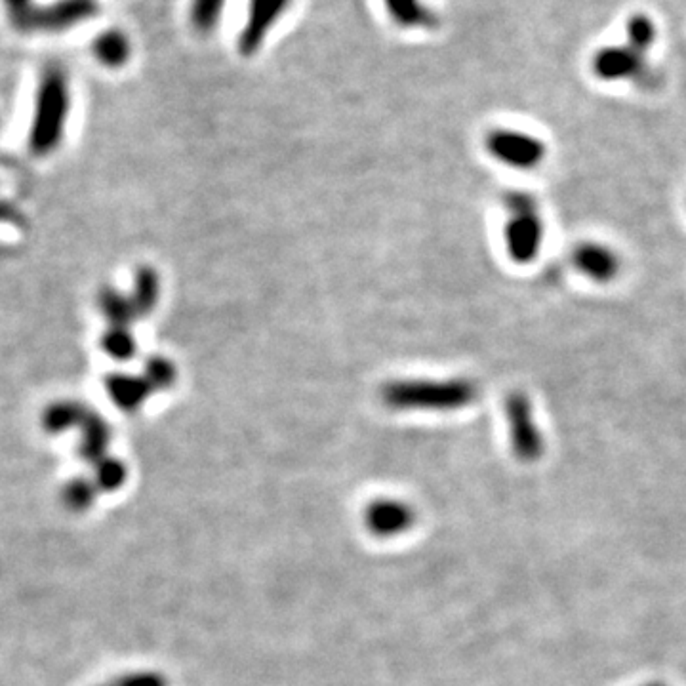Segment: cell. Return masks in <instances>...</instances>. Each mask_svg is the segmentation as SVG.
Listing matches in <instances>:
<instances>
[{
  "instance_id": "obj_1",
  "label": "cell",
  "mask_w": 686,
  "mask_h": 686,
  "mask_svg": "<svg viewBox=\"0 0 686 686\" xmlns=\"http://www.w3.org/2000/svg\"><path fill=\"white\" fill-rule=\"evenodd\" d=\"M479 387L467 378L393 380L382 387V401L391 410L456 412L477 401Z\"/></svg>"
},
{
  "instance_id": "obj_2",
  "label": "cell",
  "mask_w": 686,
  "mask_h": 686,
  "mask_svg": "<svg viewBox=\"0 0 686 686\" xmlns=\"http://www.w3.org/2000/svg\"><path fill=\"white\" fill-rule=\"evenodd\" d=\"M507 212L504 223L505 254L515 265H532L545 243V223L534 195L515 189L502 197Z\"/></svg>"
},
{
  "instance_id": "obj_3",
  "label": "cell",
  "mask_w": 686,
  "mask_h": 686,
  "mask_svg": "<svg viewBox=\"0 0 686 686\" xmlns=\"http://www.w3.org/2000/svg\"><path fill=\"white\" fill-rule=\"evenodd\" d=\"M69 109H71L69 75L61 65L52 63L42 73L39 94H37V107H35L33 142L39 149L46 151L58 145Z\"/></svg>"
},
{
  "instance_id": "obj_4",
  "label": "cell",
  "mask_w": 686,
  "mask_h": 686,
  "mask_svg": "<svg viewBox=\"0 0 686 686\" xmlns=\"http://www.w3.org/2000/svg\"><path fill=\"white\" fill-rule=\"evenodd\" d=\"M504 412L509 446L515 460L526 465L540 462L545 454V439L530 397L521 389L507 393Z\"/></svg>"
},
{
  "instance_id": "obj_5",
  "label": "cell",
  "mask_w": 686,
  "mask_h": 686,
  "mask_svg": "<svg viewBox=\"0 0 686 686\" xmlns=\"http://www.w3.org/2000/svg\"><path fill=\"white\" fill-rule=\"evenodd\" d=\"M485 149L494 161L519 172L536 170L547 159L544 140L521 128H492L486 132Z\"/></svg>"
},
{
  "instance_id": "obj_6",
  "label": "cell",
  "mask_w": 686,
  "mask_h": 686,
  "mask_svg": "<svg viewBox=\"0 0 686 686\" xmlns=\"http://www.w3.org/2000/svg\"><path fill=\"white\" fill-rule=\"evenodd\" d=\"M648 54L650 52L624 39V42L606 44L595 50L589 67L597 81L645 84L650 79Z\"/></svg>"
},
{
  "instance_id": "obj_7",
  "label": "cell",
  "mask_w": 686,
  "mask_h": 686,
  "mask_svg": "<svg viewBox=\"0 0 686 686\" xmlns=\"http://www.w3.org/2000/svg\"><path fill=\"white\" fill-rule=\"evenodd\" d=\"M294 0H248L246 18L237 35L241 58H254L262 52L271 31L283 21Z\"/></svg>"
},
{
  "instance_id": "obj_8",
  "label": "cell",
  "mask_w": 686,
  "mask_h": 686,
  "mask_svg": "<svg viewBox=\"0 0 686 686\" xmlns=\"http://www.w3.org/2000/svg\"><path fill=\"white\" fill-rule=\"evenodd\" d=\"M100 0H52L39 4L33 18V33L61 35L98 18Z\"/></svg>"
},
{
  "instance_id": "obj_9",
  "label": "cell",
  "mask_w": 686,
  "mask_h": 686,
  "mask_svg": "<svg viewBox=\"0 0 686 686\" xmlns=\"http://www.w3.org/2000/svg\"><path fill=\"white\" fill-rule=\"evenodd\" d=\"M572 267L591 283H614L622 273L620 254L605 243L582 241L570 252Z\"/></svg>"
},
{
  "instance_id": "obj_10",
  "label": "cell",
  "mask_w": 686,
  "mask_h": 686,
  "mask_svg": "<svg viewBox=\"0 0 686 686\" xmlns=\"http://www.w3.org/2000/svg\"><path fill=\"white\" fill-rule=\"evenodd\" d=\"M416 523V511L395 498H378L364 509V525L378 538H395Z\"/></svg>"
},
{
  "instance_id": "obj_11",
  "label": "cell",
  "mask_w": 686,
  "mask_h": 686,
  "mask_svg": "<svg viewBox=\"0 0 686 686\" xmlns=\"http://www.w3.org/2000/svg\"><path fill=\"white\" fill-rule=\"evenodd\" d=\"M389 21L401 31H435L441 16L424 0H382Z\"/></svg>"
},
{
  "instance_id": "obj_12",
  "label": "cell",
  "mask_w": 686,
  "mask_h": 686,
  "mask_svg": "<svg viewBox=\"0 0 686 686\" xmlns=\"http://www.w3.org/2000/svg\"><path fill=\"white\" fill-rule=\"evenodd\" d=\"M90 54L101 67L117 71L132 58V41L121 27H107L90 42Z\"/></svg>"
},
{
  "instance_id": "obj_13",
  "label": "cell",
  "mask_w": 686,
  "mask_h": 686,
  "mask_svg": "<svg viewBox=\"0 0 686 686\" xmlns=\"http://www.w3.org/2000/svg\"><path fill=\"white\" fill-rule=\"evenodd\" d=\"M105 389L111 401L126 414H134L142 408L145 401L155 393L153 387L143 376L132 374H113L105 380Z\"/></svg>"
},
{
  "instance_id": "obj_14",
  "label": "cell",
  "mask_w": 686,
  "mask_h": 686,
  "mask_svg": "<svg viewBox=\"0 0 686 686\" xmlns=\"http://www.w3.org/2000/svg\"><path fill=\"white\" fill-rule=\"evenodd\" d=\"M130 300L134 303L140 319L155 311L157 303L161 300V277H159L157 269H153L149 265H142L136 271Z\"/></svg>"
},
{
  "instance_id": "obj_15",
  "label": "cell",
  "mask_w": 686,
  "mask_h": 686,
  "mask_svg": "<svg viewBox=\"0 0 686 686\" xmlns=\"http://www.w3.org/2000/svg\"><path fill=\"white\" fill-rule=\"evenodd\" d=\"M82 443H81V456L82 460L86 462H98L100 464L101 460H105L107 456L105 450L109 446V425L105 424L101 420L100 416L96 414H84L82 418Z\"/></svg>"
},
{
  "instance_id": "obj_16",
  "label": "cell",
  "mask_w": 686,
  "mask_h": 686,
  "mask_svg": "<svg viewBox=\"0 0 686 686\" xmlns=\"http://www.w3.org/2000/svg\"><path fill=\"white\" fill-rule=\"evenodd\" d=\"M227 0H189L187 18L199 37H210L222 25Z\"/></svg>"
},
{
  "instance_id": "obj_17",
  "label": "cell",
  "mask_w": 686,
  "mask_h": 686,
  "mask_svg": "<svg viewBox=\"0 0 686 686\" xmlns=\"http://www.w3.org/2000/svg\"><path fill=\"white\" fill-rule=\"evenodd\" d=\"M100 309L103 317L111 323V326L130 328V324L136 323L140 319L130 296H124L115 288H103L101 290Z\"/></svg>"
},
{
  "instance_id": "obj_18",
  "label": "cell",
  "mask_w": 686,
  "mask_h": 686,
  "mask_svg": "<svg viewBox=\"0 0 686 686\" xmlns=\"http://www.w3.org/2000/svg\"><path fill=\"white\" fill-rule=\"evenodd\" d=\"M626 41L650 52L658 41V23L648 12H633L626 21Z\"/></svg>"
},
{
  "instance_id": "obj_19",
  "label": "cell",
  "mask_w": 686,
  "mask_h": 686,
  "mask_svg": "<svg viewBox=\"0 0 686 686\" xmlns=\"http://www.w3.org/2000/svg\"><path fill=\"white\" fill-rule=\"evenodd\" d=\"M101 347L111 359L121 363L130 361L138 351V343L134 340L130 328L124 326H111L101 338Z\"/></svg>"
},
{
  "instance_id": "obj_20",
  "label": "cell",
  "mask_w": 686,
  "mask_h": 686,
  "mask_svg": "<svg viewBox=\"0 0 686 686\" xmlns=\"http://www.w3.org/2000/svg\"><path fill=\"white\" fill-rule=\"evenodd\" d=\"M143 378L149 382L153 387V391H168L176 385L178 380V370L176 364L172 363L170 359L161 357V355H153L145 361L143 366Z\"/></svg>"
},
{
  "instance_id": "obj_21",
  "label": "cell",
  "mask_w": 686,
  "mask_h": 686,
  "mask_svg": "<svg viewBox=\"0 0 686 686\" xmlns=\"http://www.w3.org/2000/svg\"><path fill=\"white\" fill-rule=\"evenodd\" d=\"M10 27L23 35L33 33V18L39 8L35 0H0Z\"/></svg>"
},
{
  "instance_id": "obj_22",
  "label": "cell",
  "mask_w": 686,
  "mask_h": 686,
  "mask_svg": "<svg viewBox=\"0 0 686 686\" xmlns=\"http://www.w3.org/2000/svg\"><path fill=\"white\" fill-rule=\"evenodd\" d=\"M126 465L122 464L117 458H105L98 464L96 473V486L98 490H117L126 481Z\"/></svg>"
},
{
  "instance_id": "obj_23",
  "label": "cell",
  "mask_w": 686,
  "mask_h": 686,
  "mask_svg": "<svg viewBox=\"0 0 686 686\" xmlns=\"http://www.w3.org/2000/svg\"><path fill=\"white\" fill-rule=\"evenodd\" d=\"M96 490H98L96 483H88V481L77 479V481H73L71 485H67L65 492H63V500H65V504L69 505L71 509H75V511H84V509H88V507L92 505V502H94Z\"/></svg>"
},
{
  "instance_id": "obj_24",
  "label": "cell",
  "mask_w": 686,
  "mask_h": 686,
  "mask_svg": "<svg viewBox=\"0 0 686 686\" xmlns=\"http://www.w3.org/2000/svg\"><path fill=\"white\" fill-rule=\"evenodd\" d=\"M117 686H166V681L159 673L142 671V673H132V675L122 677Z\"/></svg>"
},
{
  "instance_id": "obj_25",
  "label": "cell",
  "mask_w": 686,
  "mask_h": 686,
  "mask_svg": "<svg viewBox=\"0 0 686 686\" xmlns=\"http://www.w3.org/2000/svg\"><path fill=\"white\" fill-rule=\"evenodd\" d=\"M641 686H667L666 683H660V681H654V683H645Z\"/></svg>"
}]
</instances>
